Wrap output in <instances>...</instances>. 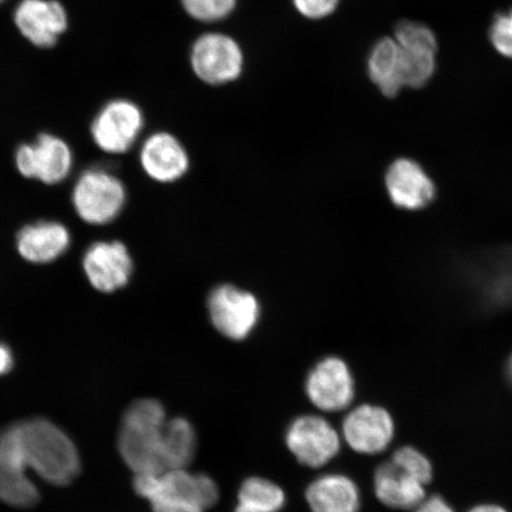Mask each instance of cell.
Instances as JSON below:
<instances>
[{"mask_svg": "<svg viewBox=\"0 0 512 512\" xmlns=\"http://www.w3.org/2000/svg\"><path fill=\"white\" fill-rule=\"evenodd\" d=\"M138 162L145 176L159 184H171L188 174L190 157L174 134L158 131L147 136L138 152Z\"/></svg>", "mask_w": 512, "mask_h": 512, "instance_id": "cell-17", "label": "cell"}, {"mask_svg": "<svg viewBox=\"0 0 512 512\" xmlns=\"http://www.w3.org/2000/svg\"><path fill=\"white\" fill-rule=\"evenodd\" d=\"M19 446L17 420L0 428V501L17 508H30L40 491L28 476Z\"/></svg>", "mask_w": 512, "mask_h": 512, "instance_id": "cell-14", "label": "cell"}, {"mask_svg": "<svg viewBox=\"0 0 512 512\" xmlns=\"http://www.w3.org/2000/svg\"><path fill=\"white\" fill-rule=\"evenodd\" d=\"M384 185L390 202L403 210L425 209L435 200L437 188L422 165L411 158H399L388 166Z\"/></svg>", "mask_w": 512, "mask_h": 512, "instance_id": "cell-18", "label": "cell"}, {"mask_svg": "<svg viewBox=\"0 0 512 512\" xmlns=\"http://www.w3.org/2000/svg\"><path fill=\"white\" fill-rule=\"evenodd\" d=\"M69 203L81 223L91 228H105L117 222L128 203L124 179L104 164L82 169L72 182Z\"/></svg>", "mask_w": 512, "mask_h": 512, "instance_id": "cell-4", "label": "cell"}, {"mask_svg": "<svg viewBox=\"0 0 512 512\" xmlns=\"http://www.w3.org/2000/svg\"><path fill=\"white\" fill-rule=\"evenodd\" d=\"M73 246V233L57 219H37L22 224L14 236V248L24 264L48 267L66 256Z\"/></svg>", "mask_w": 512, "mask_h": 512, "instance_id": "cell-13", "label": "cell"}, {"mask_svg": "<svg viewBox=\"0 0 512 512\" xmlns=\"http://www.w3.org/2000/svg\"><path fill=\"white\" fill-rule=\"evenodd\" d=\"M190 18L203 24H214L232 16L238 0H179Z\"/></svg>", "mask_w": 512, "mask_h": 512, "instance_id": "cell-25", "label": "cell"}, {"mask_svg": "<svg viewBox=\"0 0 512 512\" xmlns=\"http://www.w3.org/2000/svg\"><path fill=\"white\" fill-rule=\"evenodd\" d=\"M19 34L32 46L50 49L69 28V15L60 0H21L14 10Z\"/></svg>", "mask_w": 512, "mask_h": 512, "instance_id": "cell-16", "label": "cell"}, {"mask_svg": "<svg viewBox=\"0 0 512 512\" xmlns=\"http://www.w3.org/2000/svg\"><path fill=\"white\" fill-rule=\"evenodd\" d=\"M371 82L387 98H394L405 87L401 49L395 38L384 37L377 41L367 62Z\"/></svg>", "mask_w": 512, "mask_h": 512, "instance_id": "cell-21", "label": "cell"}, {"mask_svg": "<svg viewBox=\"0 0 512 512\" xmlns=\"http://www.w3.org/2000/svg\"><path fill=\"white\" fill-rule=\"evenodd\" d=\"M342 0H292L298 14L310 21H322L334 15Z\"/></svg>", "mask_w": 512, "mask_h": 512, "instance_id": "cell-27", "label": "cell"}, {"mask_svg": "<svg viewBox=\"0 0 512 512\" xmlns=\"http://www.w3.org/2000/svg\"><path fill=\"white\" fill-rule=\"evenodd\" d=\"M341 432L343 444L360 456L375 457L387 452L396 437L394 416L375 403L352 406L344 414Z\"/></svg>", "mask_w": 512, "mask_h": 512, "instance_id": "cell-11", "label": "cell"}, {"mask_svg": "<svg viewBox=\"0 0 512 512\" xmlns=\"http://www.w3.org/2000/svg\"><path fill=\"white\" fill-rule=\"evenodd\" d=\"M75 152L66 139L42 132L24 142L14 152V168L19 177L46 188L67 183L75 171Z\"/></svg>", "mask_w": 512, "mask_h": 512, "instance_id": "cell-5", "label": "cell"}, {"mask_svg": "<svg viewBox=\"0 0 512 512\" xmlns=\"http://www.w3.org/2000/svg\"><path fill=\"white\" fill-rule=\"evenodd\" d=\"M197 447L196 428L189 419L174 416L166 421L162 437L165 470L190 469L196 458Z\"/></svg>", "mask_w": 512, "mask_h": 512, "instance_id": "cell-22", "label": "cell"}, {"mask_svg": "<svg viewBox=\"0 0 512 512\" xmlns=\"http://www.w3.org/2000/svg\"><path fill=\"white\" fill-rule=\"evenodd\" d=\"M5 2H6V0H0V4H3Z\"/></svg>", "mask_w": 512, "mask_h": 512, "instance_id": "cell-33", "label": "cell"}, {"mask_svg": "<svg viewBox=\"0 0 512 512\" xmlns=\"http://www.w3.org/2000/svg\"><path fill=\"white\" fill-rule=\"evenodd\" d=\"M374 495L384 507L411 511L428 496L427 486L387 460L373 475Z\"/></svg>", "mask_w": 512, "mask_h": 512, "instance_id": "cell-20", "label": "cell"}, {"mask_svg": "<svg viewBox=\"0 0 512 512\" xmlns=\"http://www.w3.org/2000/svg\"><path fill=\"white\" fill-rule=\"evenodd\" d=\"M284 443L299 465L320 470L339 456L344 446L341 432L323 414L296 416L286 426Z\"/></svg>", "mask_w": 512, "mask_h": 512, "instance_id": "cell-6", "label": "cell"}, {"mask_svg": "<svg viewBox=\"0 0 512 512\" xmlns=\"http://www.w3.org/2000/svg\"><path fill=\"white\" fill-rule=\"evenodd\" d=\"M234 512H262L253 508L246 507V505L236 503Z\"/></svg>", "mask_w": 512, "mask_h": 512, "instance_id": "cell-31", "label": "cell"}, {"mask_svg": "<svg viewBox=\"0 0 512 512\" xmlns=\"http://www.w3.org/2000/svg\"><path fill=\"white\" fill-rule=\"evenodd\" d=\"M238 503L262 512H280L287 504L283 486L261 476H249L238 489Z\"/></svg>", "mask_w": 512, "mask_h": 512, "instance_id": "cell-23", "label": "cell"}, {"mask_svg": "<svg viewBox=\"0 0 512 512\" xmlns=\"http://www.w3.org/2000/svg\"><path fill=\"white\" fill-rule=\"evenodd\" d=\"M25 465L46 482L67 485L79 475L81 459L72 438L46 416L17 420Z\"/></svg>", "mask_w": 512, "mask_h": 512, "instance_id": "cell-1", "label": "cell"}, {"mask_svg": "<svg viewBox=\"0 0 512 512\" xmlns=\"http://www.w3.org/2000/svg\"><path fill=\"white\" fill-rule=\"evenodd\" d=\"M505 374H507L508 380L512 384V354L508 358L507 364H505Z\"/></svg>", "mask_w": 512, "mask_h": 512, "instance_id": "cell-32", "label": "cell"}, {"mask_svg": "<svg viewBox=\"0 0 512 512\" xmlns=\"http://www.w3.org/2000/svg\"><path fill=\"white\" fill-rule=\"evenodd\" d=\"M310 512H361L360 485L347 473L328 472L313 478L305 489Z\"/></svg>", "mask_w": 512, "mask_h": 512, "instance_id": "cell-19", "label": "cell"}, {"mask_svg": "<svg viewBox=\"0 0 512 512\" xmlns=\"http://www.w3.org/2000/svg\"><path fill=\"white\" fill-rule=\"evenodd\" d=\"M394 38L401 49L405 87L426 86L437 68L438 42L434 32L424 24L403 21L396 27Z\"/></svg>", "mask_w": 512, "mask_h": 512, "instance_id": "cell-15", "label": "cell"}, {"mask_svg": "<svg viewBox=\"0 0 512 512\" xmlns=\"http://www.w3.org/2000/svg\"><path fill=\"white\" fill-rule=\"evenodd\" d=\"M80 268L95 293L113 296L131 284L136 265L124 241L99 239L89 243L83 251Z\"/></svg>", "mask_w": 512, "mask_h": 512, "instance_id": "cell-7", "label": "cell"}, {"mask_svg": "<svg viewBox=\"0 0 512 512\" xmlns=\"http://www.w3.org/2000/svg\"><path fill=\"white\" fill-rule=\"evenodd\" d=\"M211 324L230 341H245L253 334L261 316V306L253 293L235 285L214 288L208 297Z\"/></svg>", "mask_w": 512, "mask_h": 512, "instance_id": "cell-12", "label": "cell"}, {"mask_svg": "<svg viewBox=\"0 0 512 512\" xmlns=\"http://www.w3.org/2000/svg\"><path fill=\"white\" fill-rule=\"evenodd\" d=\"M15 363L14 350H12L9 343L0 338V376L8 375L14 369Z\"/></svg>", "mask_w": 512, "mask_h": 512, "instance_id": "cell-29", "label": "cell"}, {"mask_svg": "<svg viewBox=\"0 0 512 512\" xmlns=\"http://www.w3.org/2000/svg\"><path fill=\"white\" fill-rule=\"evenodd\" d=\"M304 392L320 414L345 413L356 399L354 373L342 357L326 356L307 373Z\"/></svg>", "mask_w": 512, "mask_h": 512, "instance_id": "cell-10", "label": "cell"}, {"mask_svg": "<svg viewBox=\"0 0 512 512\" xmlns=\"http://www.w3.org/2000/svg\"><path fill=\"white\" fill-rule=\"evenodd\" d=\"M133 489L152 512H208L220 501L216 480L190 469L133 475Z\"/></svg>", "mask_w": 512, "mask_h": 512, "instance_id": "cell-2", "label": "cell"}, {"mask_svg": "<svg viewBox=\"0 0 512 512\" xmlns=\"http://www.w3.org/2000/svg\"><path fill=\"white\" fill-rule=\"evenodd\" d=\"M409 512H457L443 496L428 495L418 507Z\"/></svg>", "mask_w": 512, "mask_h": 512, "instance_id": "cell-28", "label": "cell"}, {"mask_svg": "<svg viewBox=\"0 0 512 512\" xmlns=\"http://www.w3.org/2000/svg\"><path fill=\"white\" fill-rule=\"evenodd\" d=\"M145 114L136 102L113 99L94 115L89 136L100 152L108 156H124L142 138Z\"/></svg>", "mask_w": 512, "mask_h": 512, "instance_id": "cell-8", "label": "cell"}, {"mask_svg": "<svg viewBox=\"0 0 512 512\" xmlns=\"http://www.w3.org/2000/svg\"><path fill=\"white\" fill-rule=\"evenodd\" d=\"M467 512H510L507 508L503 507L501 504L497 503H479L473 505L472 508L467 510Z\"/></svg>", "mask_w": 512, "mask_h": 512, "instance_id": "cell-30", "label": "cell"}, {"mask_svg": "<svg viewBox=\"0 0 512 512\" xmlns=\"http://www.w3.org/2000/svg\"><path fill=\"white\" fill-rule=\"evenodd\" d=\"M162 402L137 399L125 408L118 433V450L133 475L163 472L162 437L168 421Z\"/></svg>", "mask_w": 512, "mask_h": 512, "instance_id": "cell-3", "label": "cell"}, {"mask_svg": "<svg viewBox=\"0 0 512 512\" xmlns=\"http://www.w3.org/2000/svg\"><path fill=\"white\" fill-rule=\"evenodd\" d=\"M490 40L499 54L512 59V10L495 18L490 29Z\"/></svg>", "mask_w": 512, "mask_h": 512, "instance_id": "cell-26", "label": "cell"}, {"mask_svg": "<svg viewBox=\"0 0 512 512\" xmlns=\"http://www.w3.org/2000/svg\"><path fill=\"white\" fill-rule=\"evenodd\" d=\"M245 53L233 36L210 31L198 36L190 49V66L196 78L209 86L238 81L245 69Z\"/></svg>", "mask_w": 512, "mask_h": 512, "instance_id": "cell-9", "label": "cell"}, {"mask_svg": "<svg viewBox=\"0 0 512 512\" xmlns=\"http://www.w3.org/2000/svg\"><path fill=\"white\" fill-rule=\"evenodd\" d=\"M390 462L399 466L401 470L420 480L426 486L433 482L434 466L427 454L418 447L405 445L395 450L390 457Z\"/></svg>", "mask_w": 512, "mask_h": 512, "instance_id": "cell-24", "label": "cell"}]
</instances>
